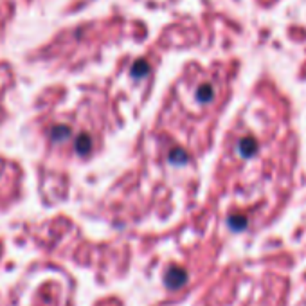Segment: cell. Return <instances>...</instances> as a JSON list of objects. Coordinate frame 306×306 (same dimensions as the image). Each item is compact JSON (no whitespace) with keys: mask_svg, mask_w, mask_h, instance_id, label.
<instances>
[{"mask_svg":"<svg viewBox=\"0 0 306 306\" xmlns=\"http://www.w3.org/2000/svg\"><path fill=\"white\" fill-rule=\"evenodd\" d=\"M229 223H231V227H234V229H243L247 225V220L243 216H238V218H231Z\"/></svg>","mask_w":306,"mask_h":306,"instance_id":"7a4b0ae2","label":"cell"},{"mask_svg":"<svg viewBox=\"0 0 306 306\" xmlns=\"http://www.w3.org/2000/svg\"><path fill=\"white\" fill-rule=\"evenodd\" d=\"M188 281V272L180 267H171L166 274H164V285L169 290H178L182 288Z\"/></svg>","mask_w":306,"mask_h":306,"instance_id":"6da1fadb","label":"cell"}]
</instances>
